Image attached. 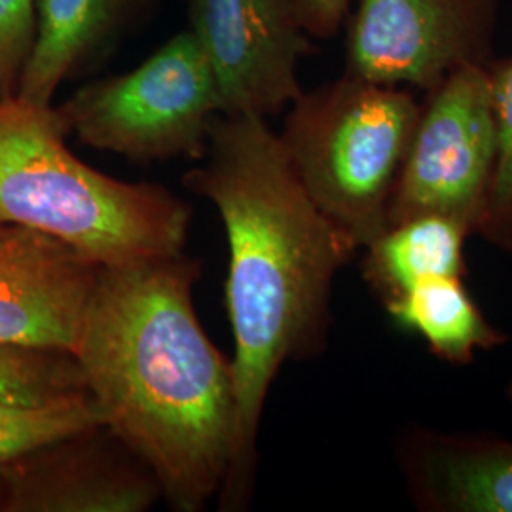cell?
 <instances>
[{"instance_id":"cell-12","label":"cell","mask_w":512,"mask_h":512,"mask_svg":"<svg viewBox=\"0 0 512 512\" xmlns=\"http://www.w3.org/2000/svg\"><path fill=\"white\" fill-rule=\"evenodd\" d=\"M399 465L420 511L512 512V440L408 429Z\"/></svg>"},{"instance_id":"cell-18","label":"cell","mask_w":512,"mask_h":512,"mask_svg":"<svg viewBox=\"0 0 512 512\" xmlns=\"http://www.w3.org/2000/svg\"><path fill=\"white\" fill-rule=\"evenodd\" d=\"M37 0H0V99L16 95L33 48Z\"/></svg>"},{"instance_id":"cell-14","label":"cell","mask_w":512,"mask_h":512,"mask_svg":"<svg viewBox=\"0 0 512 512\" xmlns=\"http://www.w3.org/2000/svg\"><path fill=\"white\" fill-rule=\"evenodd\" d=\"M471 230L440 215H421L385 230L365 247L363 274L382 302L429 277L463 274Z\"/></svg>"},{"instance_id":"cell-20","label":"cell","mask_w":512,"mask_h":512,"mask_svg":"<svg viewBox=\"0 0 512 512\" xmlns=\"http://www.w3.org/2000/svg\"><path fill=\"white\" fill-rule=\"evenodd\" d=\"M507 403H509V408H511V421H512V380L507 385Z\"/></svg>"},{"instance_id":"cell-4","label":"cell","mask_w":512,"mask_h":512,"mask_svg":"<svg viewBox=\"0 0 512 512\" xmlns=\"http://www.w3.org/2000/svg\"><path fill=\"white\" fill-rule=\"evenodd\" d=\"M421 103L406 88L342 74L294 99L279 135L315 207L365 249L389 226V203Z\"/></svg>"},{"instance_id":"cell-1","label":"cell","mask_w":512,"mask_h":512,"mask_svg":"<svg viewBox=\"0 0 512 512\" xmlns=\"http://www.w3.org/2000/svg\"><path fill=\"white\" fill-rule=\"evenodd\" d=\"M183 184L215 205L228 239L236 439L219 505L243 511L270 387L287 361L323 344L334 279L357 245L311 202L266 118L220 114Z\"/></svg>"},{"instance_id":"cell-10","label":"cell","mask_w":512,"mask_h":512,"mask_svg":"<svg viewBox=\"0 0 512 512\" xmlns=\"http://www.w3.org/2000/svg\"><path fill=\"white\" fill-rule=\"evenodd\" d=\"M99 270L59 239L0 222V344L73 353Z\"/></svg>"},{"instance_id":"cell-16","label":"cell","mask_w":512,"mask_h":512,"mask_svg":"<svg viewBox=\"0 0 512 512\" xmlns=\"http://www.w3.org/2000/svg\"><path fill=\"white\" fill-rule=\"evenodd\" d=\"M95 425H105L92 397L67 403L0 401V467Z\"/></svg>"},{"instance_id":"cell-6","label":"cell","mask_w":512,"mask_h":512,"mask_svg":"<svg viewBox=\"0 0 512 512\" xmlns=\"http://www.w3.org/2000/svg\"><path fill=\"white\" fill-rule=\"evenodd\" d=\"M495 158L488 67H461L425 93L393 188L389 226L421 215H440L476 232L490 196Z\"/></svg>"},{"instance_id":"cell-13","label":"cell","mask_w":512,"mask_h":512,"mask_svg":"<svg viewBox=\"0 0 512 512\" xmlns=\"http://www.w3.org/2000/svg\"><path fill=\"white\" fill-rule=\"evenodd\" d=\"M384 306L397 327L418 334L437 357L454 365H467L476 351L507 340L476 306L461 275L423 279Z\"/></svg>"},{"instance_id":"cell-8","label":"cell","mask_w":512,"mask_h":512,"mask_svg":"<svg viewBox=\"0 0 512 512\" xmlns=\"http://www.w3.org/2000/svg\"><path fill=\"white\" fill-rule=\"evenodd\" d=\"M188 31L215 78L220 114L268 120L302 93L311 35L294 0H190Z\"/></svg>"},{"instance_id":"cell-2","label":"cell","mask_w":512,"mask_h":512,"mask_svg":"<svg viewBox=\"0 0 512 512\" xmlns=\"http://www.w3.org/2000/svg\"><path fill=\"white\" fill-rule=\"evenodd\" d=\"M200 262L101 266L73 355L103 423L177 512L219 497L236 439L234 366L194 306Z\"/></svg>"},{"instance_id":"cell-11","label":"cell","mask_w":512,"mask_h":512,"mask_svg":"<svg viewBox=\"0 0 512 512\" xmlns=\"http://www.w3.org/2000/svg\"><path fill=\"white\" fill-rule=\"evenodd\" d=\"M156 0H37L33 48L19 99L52 107L69 80L101 69L150 16Z\"/></svg>"},{"instance_id":"cell-3","label":"cell","mask_w":512,"mask_h":512,"mask_svg":"<svg viewBox=\"0 0 512 512\" xmlns=\"http://www.w3.org/2000/svg\"><path fill=\"white\" fill-rule=\"evenodd\" d=\"M67 135L54 105L0 99V222L48 234L99 266L184 253L192 207L160 184L97 171Z\"/></svg>"},{"instance_id":"cell-17","label":"cell","mask_w":512,"mask_h":512,"mask_svg":"<svg viewBox=\"0 0 512 512\" xmlns=\"http://www.w3.org/2000/svg\"><path fill=\"white\" fill-rule=\"evenodd\" d=\"M488 73L494 101L497 158L486 211L476 232L512 251V55L505 59L495 57Z\"/></svg>"},{"instance_id":"cell-19","label":"cell","mask_w":512,"mask_h":512,"mask_svg":"<svg viewBox=\"0 0 512 512\" xmlns=\"http://www.w3.org/2000/svg\"><path fill=\"white\" fill-rule=\"evenodd\" d=\"M311 38L336 37L346 27L351 0H294Z\"/></svg>"},{"instance_id":"cell-9","label":"cell","mask_w":512,"mask_h":512,"mask_svg":"<svg viewBox=\"0 0 512 512\" xmlns=\"http://www.w3.org/2000/svg\"><path fill=\"white\" fill-rule=\"evenodd\" d=\"M162 490L107 425L0 467V512H147Z\"/></svg>"},{"instance_id":"cell-7","label":"cell","mask_w":512,"mask_h":512,"mask_svg":"<svg viewBox=\"0 0 512 512\" xmlns=\"http://www.w3.org/2000/svg\"><path fill=\"white\" fill-rule=\"evenodd\" d=\"M499 0H359L344 74L427 93L461 67H490Z\"/></svg>"},{"instance_id":"cell-5","label":"cell","mask_w":512,"mask_h":512,"mask_svg":"<svg viewBox=\"0 0 512 512\" xmlns=\"http://www.w3.org/2000/svg\"><path fill=\"white\" fill-rule=\"evenodd\" d=\"M55 109L84 145L152 164L202 160L220 101L209 63L186 29L135 69L92 80Z\"/></svg>"},{"instance_id":"cell-15","label":"cell","mask_w":512,"mask_h":512,"mask_svg":"<svg viewBox=\"0 0 512 512\" xmlns=\"http://www.w3.org/2000/svg\"><path fill=\"white\" fill-rule=\"evenodd\" d=\"M90 397L71 351L0 344V401L67 403Z\"/></svg>"}]
</instances>
